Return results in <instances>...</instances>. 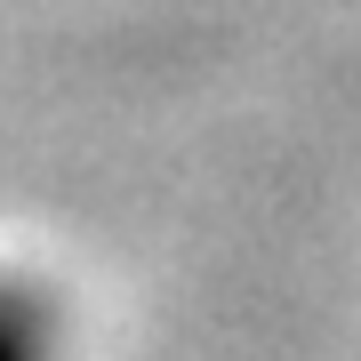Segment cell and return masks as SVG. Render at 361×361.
Segmentation results:
<instances>
[{"label":"cell","mask_w":361,"mask_h":361,"mask_svg":"<svg viewBox=\"0 0 361 361\" xmlns=\"http://www.w3.org/2000/svg\"><path fill=\"white\" fill-rule=\"evenodd\" d=\"M0 361H25V345H16V329L0 322Z\"/></svg>","instance_id":"cell-1"}]
</instances>
